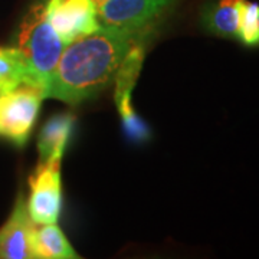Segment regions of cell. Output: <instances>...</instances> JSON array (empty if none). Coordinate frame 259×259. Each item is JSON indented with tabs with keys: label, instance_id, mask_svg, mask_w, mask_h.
I'll use <instances>...</instances> for the list:
<instances>
[{
	"label": "cell",
	"instance_id": "1",
	"mask_svg": "<svg viewBox=\"0 0 259 259\" xmlns=\"http://www.w3.org/2000/svg\"><path fill=\"white\" fill-rule=\"evenodd\" d=\"M144 33V29L101 26L72 40L59 58L45 97L76 105L98 95L115 78L121 61Z\"/></svg>",
	"mask_w": 259,
	"mask_h": 259
},
{
	"label": "cell",
	"instance_id": "2",
	"mask_svg": "<svg viewBox=\"0 0 259 259\" xmlns=\"http://www.w3.org/2000/svg\"><path fill=\"white\" fill-rule=\"evenodd\" d=\"M64 47V40L47 20L44 5L32 6L19 26L15 48L26 71L25 83L40 90L44 97Z\"/></svg>",
	"mask_w": 259,
	"mask_h": 259
},
{
	"label": "cell",
	"instance_id": "3",
	"mask_svg": "<svg viewBox=\"0 0 259 259\" xmlns=\"http://www.w3.org/2000/svg\"><path fill=\"white\" fill-rule=\"evenodd\" d=\"M44 93L32 85H20L0 95V136L23 147L35 125Z\"/></svg>",
	"mask_w": 259,
	"mask_h": 259
},
{
	"label": "cell",
	"instance_id": "4",
	"mask_svg": "<svg viewBox=\"0 0 259 259\" xmlns=\"http://www.w3.org/2000/svg\"><path fill=\"white\" fill-rule=\"evenodd\" d=\"M30 196L26 206L37 225L56 223L61 212V160L40 161L29 179Z\"/></svg>",
	"mask_w": 259,
	"mask_h": 259
},
{
	"label": "cell",
	"instance_id": "5",
	"mask_svg": "<svg viewBox=\"0 0 259 259\" xmlns=\"http://www.w3.org/2000/svg\"><path fill=\"white\" fill-rule=\"evenodd\" d=\"M45 16L65 45L101 28L94 0H48Z\"/></svg>",
	"mask_w": 259,
	"mask_h": 259
},
{
	"label": "cell",
	"instance_id": "6",
	"mask_svg": "<svg viewBox=\"0 0 259 259\" xmlns=\"http://www.w3.org/2000/svg\"><path fill=\"white\" fill-rule=\"evenodd\" d=\"M175 0H105L97 6L101 26L141 30Z\"/></svg>",
	"mask_w": 259,
	"mask_h": 259
},
{
	"label": "cell",
	"instance_id": "7",
	"mask_svg": "<svg viewBox=\"0 0 259 259\" xmlns=\"http://www.w3.org/2000/svg\"><path fill=\"white\" fill-rule=\"evenodd\" d=\"M35 225L23 194H19L8 222L0 228V259H33Z\"/></svg>",
	"mask_w": 259,
	"mask_h": 259
},
{
	"label": "cell",
	"instance_id": "8",
	"mask_svg": "<svg viewBox=\"0 0 259 259\" xmlns=\"http://www.w3.org/2000/svg\"><path fill=\"white\" fill-rule=\"evenodd\" d=\"M75 117L71 112L56 114L45 122L37 140L40 161L62 160L66 144L74 128Z\"/></svg>",
	"mask_w": 259,
	"mask_h": 259
},
{
	"label": "cell",
	"instance_id": "9",
	"mask_svg": "<svg viewBox=\"0 0 259 259\" xmlns=\"http://www.w3.org/2000/svg\"><path fill=\"white\" fill-rule=\"evenodd\" d=\"M33 250L37 259H76L79 255L71 246L56 223L35 225Z\"/></svg>",
	"mask_w": 259,
	"mask_h": 259
},
{
	"label": "cell",
	"instance_id": "10",
	"mask_svg": "<svg viewBox=\"0 0 259 259\" xmlns=\"http://www.w3.org/2000/svg\"><path fill=\"white\" fill-rule=\"evenodd\" d=\"M203 25L213 35L238 37L239 0H218L204 10Z\"/></svg>",
	"mask_w": 259,
	"mask_h": 259
},
{
	"label": "cell",
	"instance_id": "11",
	"mask_svg": "<svg viewBox=\"0 0 259 259\" xmlns=\"http://www.w3.org/2000/svg\"><path fill=\"white\" fill-rule=\"evenodd\" d=\"M143 61H144V48L137 42L131 47L127 55L124 56L115 74V81H117L115 98H120L122 95H131L133 88L141 72Z\"/></svg>",
	"mask_w": 259,
	"mask_h": 259
},
{
	"label": "cell",
	"instance_id": "12",
	"mask_svg": "<svg viewBox=\"0 0 259 259\" xmlns=\"http://www.w3.org/2000/svg\"><path fill=\"white\" fill-rule=\"evenodd\" d=\"M26 71L22 56L15 47L0 48V95L23 85Z\"/></svg>",
	"mask_w": 259,
	"mask_h": 259
},
{
	"label": "cell",
	"instance_id": "13",
	"mask_svg": "<svg viewBox=\"0 0 259 259\" xmlns=\"http://www.w3.org/2000/svg\"><path fill=\"white\" fill-rule=\"evenodd\" d=\"M238 37L248 47H259V5L239 0Z\"/></svg>",
	"mask_w": 259,
	"mask_h": 259
},
{
	"label": "cell",
	"instance_id": "14",
	"mask_svg": "<svg viewBox=\"0 0 259 259\" xmlns=\"http://www.w3.org/2000/svg\"><path fill=\"white\" fill-rule=\"evenodd\" d=\"M94 2H95V5H97V6H98V5H100V3H102V2H105V0H94Z\"/></svg>",
	"mask_w": 259,
	"mask_h": 259
}]
</instances>
